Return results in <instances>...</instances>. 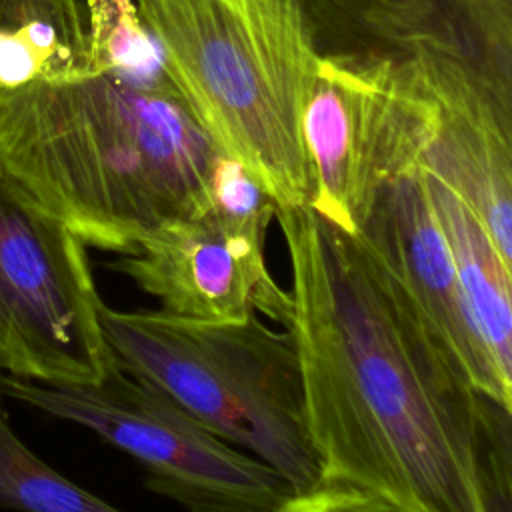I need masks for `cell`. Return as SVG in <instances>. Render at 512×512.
<instances>
[{"label":"cell","mask_w":512,"mask_h":512,"mask_svg":"<svg viewBox=\"0 0 512 512\" xmlns=\"http://www.w3.org/2000/svg\"><path fill=\"white\" fill-rule=\"evenodd\" d=\"M90 72H110L142 88H174L136 0H84Z\"/></svg>","instance_id":"obj_14"},{"label":"cell","mask_w":512,"mask_h":512,"mask_svg":"<svg viewBox=\"0 0 512 512\" xmlns=\"http://www.w3.org/2000/svg\"><path fill=\"white\" fill-rule=\"evenodd\" d=\"M178 98L276 208L310 206L304 112L318 72L300 0H136Z\"/></svg>","instance_id":"obj_3"},{"label":"cell","mask_w":512,"mask_h":512,"mask_svg":"<svg viewBox=\"0 0 512 512\" xmlns=\"http://www.w3.org/2000/svg\"><path fill=\"white\" fill-rule=\"evenodd\" d=\"M218 156L174 88L98 72L0 96V168L86 246L118 256L204 214Z\"/></svg>","instance_id":"obj_2"},{"label":"cell","mask_w":512,"mask_h":512,"mask_svg":"<svg viewBox=\"0 0 512 512\" xmlns=\"http://www.w3.org/2000/svg\"><path fill=\"white\" fill-rule=\"evenodd\" d=\"M356 234L402 282L474 390L510 412L512 382L500 374L472 324L420 166L378 190Z\"/></svg>","instance_id":"obj_10"},{"label":"cell","mask_w":512,"mask_h":512,"mask_svg":"<svg viewBox=\"0 0 512 512\" xmlns=\"http://www.w3.org/2000/svg\"><path fill=\"white\" fill-rule=\"evenodd\" d=\"M274 512H404V510L396 508L394 504L370 492H364L352 486L320 482L310 490L290 492Z\"/></svg>","instance_id":"obj_16"},{"label":"cell","mask_w":512,"mask_h":512,"mask_svg":"<svg viewBox=\"0 0 512 512\" xmlns=\"http://www.w3.org/2000/svg\"><path fill=\"white\" fill-rule=\"evenodd\" d=\"M100 324L122 370L156 384L210 432L268 464L292 492L320 484L290 330H272L258 314L200 322L106 304Z\"/></svg>","instance_id":"obj_4"},{"label":"cell","mask_w":512,"mask_h":512,"mask_svg":"<svg viewBox=\"0 0 512 512\" xmlns=\"http://www.w3.org/2000/svg\"><path fill=\"white\" fill-rule=\"evenodd\" d=\"M0 506L16 512H122L56 472L16 436L2 386Z\"/></svg>","instance_id":"obj_15"},{"label":"cell","mask_w":512,"mask_h":512,"mask_svg":"<svg viewBox=\"0 0 512 512\" xmlns=\"http://www.w3.org/2000/svg\"><path fill=\"white\" fill-rule=\"evenodd\" d=\"M320 58L512 128V0H300Z\"/></svg>","instance_id":"obj_5"},{"label":"cell","mask_w":512,"mask_h":512,"mask_svg":"<svg viewBox=\"0 0 512 512\" xmlns=\"http://www.w3.org/2000/svg\"><path fill=\"white\" fill-rule=\"evenodd\" d=\"M320 482L404 512H484V396L360 234L276 208Z\"/></svg>","instance_id":"obj_1"},{"label":"cell","mask_w":512,"mask_h":512,"mask_svg":"<svg viewBox=\"0 0 512 512\" xmlns=\"http://www.w3.org/2000/svg\"><path fill=\"white\" fill-rule=\"evenodd\" d=\"M88 72L84 0H0V96Z\"/></svg>","instance_id":"obj_13"},{"label":"cell","mask_w":512,"mask_h":512,"mask_svg":"<svg viewBox=\"0 0 512 512\" xmlns=\"http://www.w3.org/2000/svg\"><path fill=\"white\" fill-rule=\"evenodd\" d=\"M86 244L0 168V372L100 384L120 370Z\"/></svg>","instance_id":"obj_7"},{"label":"cell","mask_w":512,"mask_h":512,"mask_svg":"<svg viewBox=\"0 0 512 512\" xmlns=\"http://www.w3.org/2000/svg\"><path fill=\"white\" fill-rule=\"evenodd\" d=\"M422 172L472 324L500 374L512 382V266L472 210L446 184Z\"/></svg>","instance_id":"obj_12"},{"label":"cell","mask_w":512,"mask_h":512,"mask_svg":"<svg viewBox=\"0 0 512 512\" xmlns=\"http://www.w3.org/2000/svg\"><path fill=\"white\" fill-rule=\"evenodd\" d=\"M6 398L80 424L144 468V484L188 512H274L292 492L268 464L236 450L142 376L46 384L0 374Z\"/></svg>","instance_id":"obj_6"},{"label":"cell","mask_w":512,"mask_h":512,"mask_svg":"<svg viewBox=\"0 0 512 512\" xmlns=\"http://www.w3.org/2000/svg\"><path fill=\"white\" fill-rule=\"evenodd\" d=\"M272 214H238L216 206L196 218L166 222L130 254L106 266L162 304V312L200 322H240L266 314L290 326L292 298L264 260Z\"/></svg>","instance_id":"obj_9"},{"label":"cell","mask_w":512,"mask_h":512,"mask_svg":"<svg viewBox=\"0 0 512 512\" xmlns=\"http://www.w3.org/2000/svg\"><path fill=\"white\" fill-rule=\"evenodd\" d=\"M436 106L390 76L318 56L304 112L314 198L310 208L358 232L378 190L418 166Z\"/></svg>","instance_id":"obj_8"},{"label":"cell","mask_w":512,"mask_h":512,"mask_svg":"<svg viewBox=\"0 0 512 512\" xmlns=\"http://www.w3.org/2000/svg\"><path fill=\"white\" fill-rule=\"evenodd\" d=\"M418 166L472 210L512 266V128L436 108V126Z\"/></svg>","instance_id":"obj_11"}]
</instances>
